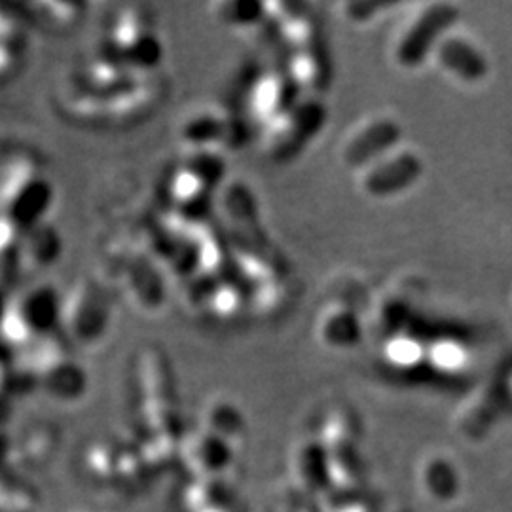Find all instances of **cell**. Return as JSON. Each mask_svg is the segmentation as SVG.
Instances as JSON below:
<instances>
[{"instance_id": "cell-7", "label": "cell", "mask_w": 512, "mask_h": 512, "mask_svg": "<svg viewBox=\"0 0 512 512\" xmlns=\"http://www.w3.org/2000/svg\"><path fill=\"white\" fill-rule=\"evenodd\" d=\"M323 118L325 110L313 99L304 103L296 101L293 109L264 128L268 152H272L279 160L291 156L319 129Z\"/></svg>"}, {"instance_id": "cell-4", "label": "cell", "mask_w": 512, "mask_h": 512, "mask_svg": "<svg viewBox=\"0 0 512 512\" xmlns=\"http://www.w3.org/2000/svg\"><path fill=\"white\" fill-rule=\"evenodd\" d=\"M109 46L107 55L137 71H147L162 54L147 12L137 6L118 14L110 29Z\"/></svg>"}, {"instance_id": "cell-10", "label": "cell", "mask_w": 512, "mask_h": 512, "mask_svg": "<svg viewBox=\"0 0 512 512\" xmlns=\"http://www.w3.org/2000/svg\"><path fill=\"white\" fill-rule=\"evenodd\" d=\"M183 139L192 147L238 145V124L224 110L203 109L186 118Z\"/></svg>"}, {"instance_id": "cell-6", "label": "cell", "mask_w": 512, "mask_h": 512, "mask_svg": "<svg viewBox=\"0 0 512 512\" xmlns=\"http://www.w3.org/2000/svg\"><path fill=\"white\" fill-rule=\"evenodd\" d=\"M452 19V12L448 6L431 4L421 6L410 18L404 21L403 29L395 38L393 57L395 61L412 69L420 65L421 59L433 48L439 38L440 29H444Z\"/></svg>"}, {"instance_id": "cell-19", "label": "cell", "mask_w": 512, "mask_h": 512, "mask_svg": "<svg viewBox=\"0 0 512 512\" xmlns=\"http://www.w3.org/2000/svg\"><path fill=\"white\" fill-rule=\"evenodd\" d=\"M459 348L452 346L450 342H442L433 348V357L440 366H454L456 359H459Z\"/></svg>"}, {"instance_id": "cell-3", "label": "cell", "mask_w": 512, "mask_h": 512, "mask_svg": "<svg viewBox=\"0 0 512 512\" xmlns=\"http://www.w3.org/2000/svg\"><path fill=\"white\" fill-rule=\"evenodd\" d=\"M112 304L109 293L90 277L76 279L69 293L61 296L59 329L69 346H97L110 325Z\"/></svg>"}, {"instance_id": "cell-16", "label": "cell", "mask_w": 512, "mask_h": 512, "mask_svg": "<svg viewBox=\"0 0 512 512\" xmlns=\"http://www.w3.org/2000/svg\"><path fill=\"white\" fill-rule=\"evenodd\" d=\"M209 306L219 317H234L243 308V293L238 285L222 283L211 294Z\"/></svg>"}, {"instance_id": "cell-15", "label": "cell", "mask_w": 512, "mask_h": 512, "mask_svg": "<svg viewBox=\"0 0 512 512\" xmlns=\"http://www.w3.org/2000/svg\"><path fill=\"white\" fill-rule=\"evenodd\" d=\"M423 346H421L418 336L414 334H397L389 340L385 346V355L387 359L397 366H412L420 361Z\"/></svg>"}, {"instance_id": "cell-11", "label": "cell", "mask_w": 512, "mask_h": 512, "mask_svg": "<svg viewBox=\"0 0 512 512\" xmlns=\"http://www.w3.org/2000/svg\"><path fill=\"white\" fill-rule=\"evenodd\" d=\"M112 262L116 260L118 272L122 277V283L126 287V293L137 302L141 308H150L158 306L162 302V283L158 281V275L154 266L150 264V258L145 255H129L122 251L116 258H110Z\"/></svg>"}, {"instance_id": "cell-1", "label": "cell", "mask_w": 512, "mask_h": 512, "mask_svg": "<svg viewBox=\"0 0 512 512\" xmlns=\"http://www.w3.org/2000/svg\"><path fill=\"white\" fill-rule=\"evenodd\" d=\"M54 202V186L35 154L14 152L0 167V217L21 230L37 226Z\"/></svg>"}, {"instance_id": "cell-2", "label": "cell", "mask_w": 512, "mask_h": 512, "mask_svg": "<svg viewBox=\"0 0 512 512\" xmlns=\"http://www.w3.org/2000/svg\"><path fill=\"white\" fill-rule=\"evenodd\" d=\"M274 6L281 14L275 18L281 29L279 35L287 48L289 78L298 92H321L329 80V69L315 19L289 4Z\"/></svg>"}, {"instance_id": "cell-17", "label": "cell", "mask_w": 512, "mask_h": 512, "mask_svg": "<svg viewBox=\"0 0 512 512\" xmlns=\"http://www.w3.org/2000/svg\"><path fill=\"white\" fill-rule=\"evenodd\" d=\"M247 2H230V4H222L219 6L220 19H224L230 25L243 27V25H253L258 19L262 18V12H266V4H258L255 10L243 14V10H247Z\"/></svg>"}, {"instance_id": "cell-9", "label": "cell", "mask_w": 512, "mask_h": 512, "mask_svg": "<svg viewBox=\"0 0 512 512\" xmlns=\"http://www.w3.org/2000/svg\"><path fill=\"white\" fill-rule=\"evenodd\" d=\"M298 101V88L289 74L270 71L264 73L251 88L249 110L251 118L262 128L270 126L279 116L293 109Z\"/></svg>"}, {"instance_id": "cell-8", "label": "cell", "mask_w": 512, "mask_h": 512, "mask_svg": "<svg viewBox=\"0 0 512 512\" xmlns=\"http://www.w3.org/2000/svg\"><path fill=\"white\" fill-rule=\"evenodd\" d=\"M401 128L389 118H372L361 122L351 131L342 147L344 164L355 169L382 156L389 148L399 145Z\"/></svg>"}, {"instance_id": "cell-5", "label": "cell", "mask_w": 512, "mask_h": 512, "mask_svg": "<svg viewBox=\"0 0 512 512\" xmlns=\"http://www.w3.org/2000/svg\"><path fill=\"white\" fill-rule=\"evenodd\" d=\"M421 173L418 152L412 148H389L382 156L359 169V186L372 198H385L406 190L416 183Z\"/></svg>"}, {"instance_id": "cell-12", "label": "cell", "mask_w": 512, "mask_h": 512, "mask_svg": "<svg viewBox=\"0 0 512 512\" xmlns=\"http://www.w3.org/2000/svg\"><path fill=\"white\" fill-rule=\"evenodd\" d=\"M61 251V239L54 228L40 222L37 226L25 228L19 238L14 266L18 272L35 274L52 266Z\"/></svg>"}, {"instance_id": "cell-14", "label": "cell", "mask_w": 512, "mask_h": 512, "mask_svg": "<svg viewBox=\"0 0 512 512\" xmlns=\"http://www.w3.org/2000/svg\"><path fill=\"white\" fill-rule=\"evenodd\" d=\"M317 332L329 348H351L361 338L359 315L346 304H332L321 313Z\"/></svg>"}, {"instance_id": "cell-20", "label": "cell", "mask_w": 512, "mask_h": 512, "mask_svg": "<svg viewBox=\"0 0 512 512\" xmlns=\"http://www.w3.org/2000/svg\"><path fill=\"white\" fill-rule=\"evenodd\" d=\"M6 308H8V300H6V296H4L2 289H0V323H2V319H4Z\"/></svg>"}, {"instance_id": "cell-13", "label": "cell", "mask_w": 512, "mask_h": 512, "mask_svg": "<svg viewBox=\"0 0 512 512\" xmlns=\"http://www.w3.org/2000/svg\"><path fill=\"white\" fill-rule=\"evenodd\" d=\"M220 169L217 165H209L203 169V162L196 160L186 164L173 175L169 192L171 200L181 207V211H192L194 207L209 200L213 184L219 179Z\"/></svg>"}, {"instance_id": "cell-18", "label": "cell", "mask_w": 512, "mask_h": 512, "mask_svg": "<svg viewBox=\"0 0 512 512\" xmlns=\"http://www.w3.org/2000/svg\"><path fill=\"white\" fill-rule=\"evenodd\" d=\"M23 38L0 37V80L10 78L21 65Z\"/></svg>"}]
</instances>
